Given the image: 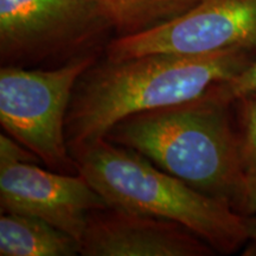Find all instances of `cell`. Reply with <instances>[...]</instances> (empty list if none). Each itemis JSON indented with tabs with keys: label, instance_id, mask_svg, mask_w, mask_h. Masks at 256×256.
<instances>
[{
	"label": "cell",
	"instance_id": "1",
	"mask_svg": "<svg viewBox=\"0 0 256 256\" xmlns=\"http://www.w3.org/2000/svg\"><path fill=\"white\" fill-rule=\"evenodd\" d=\"M256 58L230 49L203 55L150 54L95 62L76 83L66 121L69 150L104 138L124 118L200 98Z\"/></svg>",
	"mask_w": 256,
	"mask_h": 256
},
{
	"label": "cell",
	"instance_id": "2",
	"mask_svg": "<svg viewBox=\"0 0 256 256\" xmlns=\"http://www.w3.org/2000/svg\"><path fill=\"white\" fill-rule=\"evenodd\" d=\"M228 104L200 98L124 118L104 138L234 208L246 176Z\"/></svg>",
	"mask_w": 256,
	"mask_h": 256
},
{
	"label": "cell",
	"instance_id": "3",
	"mask_svg": "<svg viewBox=\"0 0 256 256\" xmlns=\"http://www.w3.org/2000/svg\"><path fill=\"white\" fill-rule=\"evenodd\" d=\"M70 153L107 206L183 224L215 252H234L248 241L246 217L228 202L198 191L133 150L101 138Z\"/></svg>",
	"mask_w": 256,
	"mask_h": 256
},
{
	"label": "cell",
	"instance_id": "4",
	"mask_svg": "<svg viewBox=\"0 0 256 256\" xmlns=\"http://www.w3.org/2000/svg\"><path fill=\"white\" fill-rule=\"evenodd\" d=\"M98 54L55 68L0 69V124L6 134L34 153L48 168L78 174L66 136L72 92Z\"/></svg>",
	"mask_w": 256,
	"mask_h": 256
},
{
	"label": "cell",
	"instance_id": "5",
	"mask_svg": "<svg viewBox=\"0 0 256 256\" xmlns=\"http://www.w3.org/2000/svg\"><path fill=\"white\" fill-rule=\"evenodd\" d=\"M114 30L102 0H0L2 66L55 68L98 54Z\"/></svg>",
	"mask_w": 256,
	"mask_h": 256
},
{
	"label": "cell",
	"instance_id": "6",
	"mask_svg": "<svg viewBox=\"0 0 256 256\" xmlns=\"http://www.w3.org/2000/svg\"><path fill=\"white\" fill-rule=\"evenodd\" d=\"M230 49L256 51V0H200L168 23L130 36L115 37L106 58L150 54L203 55Z\"/></svg>",
	"mask_w": 256,
	"mask_h": 256
},
{
	"label": "cell",
	"instance_id": "7",
	"mask_svg": "<svg viewBox=\"0 0 256 256\" xmlns=\"http://www.w3.org/2000/svg\"><path fill=\"white\" fill-rule=\"evenodd\" d=\"M106 206L81 174H60L34 162L0 159L2 212L37 217L80 243L89 212Z\"/></svg>",
	"mask_w": 256,
	"mask_h": 256
},
{
	"label": "cell",
	"instance_id": "8",
	"mask_svg": "<svg viewBox=\"0 0 256 256\" xmlns=\"http://www.w3.org/2000/svg\"><path fill=\"white\" fill-rule=\"evenodd\" d=\"M83 256H208L209 243L174 220L106 206L89 212Z\"/></svg>",
	"mask_w": 256,
	"mask_h": 256
},
{
	"label": "cell",
	"instance_id": "9",
	"mask_svg": "<svg viewBox=\"0 0 256 256\" xmlns=\"http://www.w3.org/2000/svg\"><path fill=\"white\" fill-rule=\"evenodd\" d=\"M80 243L46 220L20 214L2 212V256H75Z\"/></svg>",
	"mask_w": 256,
	"mask_h": 256
},
{
	"label": "cell",
	"instance_id": "10",
	"mask_svg": "<svg viewBox=\"0 0 256 256\" xmlns=\"http://www.w3.org/2000/svg\"><path fill=\"white\" fill-rule=\"evenodd\" d=\"M116 37L147 31L184 14L200 0H102Z\"/></svg>",
	"mask_w": 256,
	"mask_h": 256
},
{
	"label": "cell",
	"instance_id": "11",
	"mask_svg": "<svg viewBox=\"0 0 256 256\" xmlns=\"http://www.w3.org/2000/svg\"><path fill=\"white\" fill-rule=\"evenodd\" d=\"M232 104L238 108L236 130L243 171L246 176H256V92L242 96Z\"/></svg>",
	"mask_w": 256,
	"mask_h": 256
},
{
	"label": "cell",
	"instance_id": "12",
	"mask_svg": "<svg viewBox=\"0 0 256 256\" xmlns=\"http://www.w3.org/2000/svg\"><path fill=\"white\" fill-rule=\"evenodd\" d=\"M252 92H256V58L236 76L211 87L206 94L223 104H232L238 98Z\"/></svg>",
	"mask_w": 256,
	"mask_h": 256
},
{
	"label": "cell",
	"instance_id": "13",
	"mask_svg": "<svg viewBox=\"0 0 256 256\" xmlns=\"http://www.w3.org/2000/svg\"><path fill=\"white\" fill-rule=\"evenodd\" d=\"M234 209L242 216L256 215V176H247L242 191L234 204Z\"/></svg>",
	"mask_w": 256,
	"mask_h": 256
},
{
	"label": "cell",
	"instance_id": "14",
	"mask_svg": "<svg viewBox=\"0 0 256 256\" xmlns=\"http://www.w3.org/2000/svg\"><path fill=\"white\" fill-rule=\"evenodd\" d=\"M246 217V216H244ZM247 228H248V240H250L252 247L249 249L250 255H256V215L255 216H247Z\"/></svg>",
	"mask_w": 256,
	"mask_h": 256
}]
</instances>
